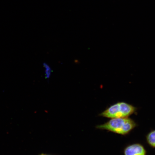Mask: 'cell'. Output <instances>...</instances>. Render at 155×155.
Instances as JSON below:
<instances>
[{
	"instance_id": "1",
	"label": "cell",
	"mask_w": 155,
	"mask_h": 155,
	"mask_svg": "<svg viewBox=\"0 0 155 155\" xmlns=\"http://www.w3.org/2000/svg\"><path fill=\"white\" fill-rule=\"evenodd\" d=\"M136 126L133 120L128 117L113 118L106 123L97 126V129L105 130L121 135L128 134Z\"/></svg>"
},
{
	"instance_id": "2",
	"label": "cell",
	"mask_w": 155,
	"mask_h": 155,
	"mask_svg": "<svg viewBox=\"0 0 155 155\" xmlns=\"http://www.w3.org/2000/svg\"><path fill=\"white\" fill-rule=\"evenodd\" d=\"M134 106L127 103L118 102L102 112L100 116L108 118L128 117L135 111Z\"/></svg>"
},
{
	"instance_id": "4",
	"label": "cell",
	"mask_w": 155,
	"mask_h": 155,
	"mask_svg": "<svg viewBox=\"0 0 155 155\" xmlns=\"http://www.w3.org/2000/svg\"><path fill=\"white\" fill-rule=\"evenodd\" d=\"M147 142L151 147L155 148V130L151 131L147 136Z\"/></svg>"
},
{
	"instance_id": "6",
	"label": "cell",
	"mask_w": 155,
	"mask_h": 155,
	"mask_svg": "<svg viewBox=\"0 0 155 155\" xmlns=\"http://www.w3.org/2000/svg\"><path fill=\"white\" fill-rule=\"evenodd\" d=\"M39 155H51L47 154H44V153H42L41 154H40Z\"/></svg>"
},
{
	"instance_id": "5",
	"label": "cell",
	"mask_w": 155,
	"mask_h": 155,
	"mask_svg": "<svg viewBox=\"0 0 155 155\" xmlns=\"http://www.w3.org/2000/svg\"><path fill=\"white\" fill-rule=\"evenodd\" d=\"M45 71V78L48 80L50 78V75H51V69L50 66L46 63H43Z\"/></svg>"
},
{
	"instance_id": "3",
	"label": "cell",
	"mask_w": 155,
	"mask_h": 155,
	"mask_svg": "<svg viewBox=\"0 0 155 155\" xmlns=\"http://www.w3.org/2000/svg\"><path fill=\"white\" fill-rule=\"evenodd\" d=\"M124 154L125 155H146V151L142 145L137 143L126 147Z\"/></svg>"
}]
</instances>
